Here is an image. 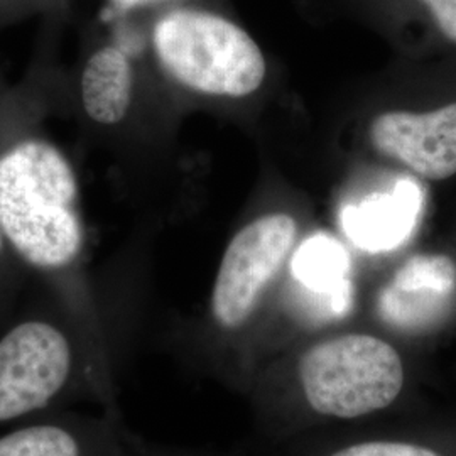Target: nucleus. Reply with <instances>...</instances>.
<instances>
[{
    "label": "nucleus",
    "mask_w": 456,
    "mask_h": 456,
    "mask_svg": "<svg viewBox=\"0 0 456 456\" xmlns=\"http://www.w3.org/2000/svg\"><path fill=\"white\" fill-rule=\"evenodd\" d=\"M0 228L34 269L63 271L78 259V180L56 147L26 141L0 156Z\"/></svg>",
    "instance_id": "obj_1"
},
{
    "label": "nucleus",
    "mask_w": 456,
    "mask_h": 456,
    "mask_svg": "<svg viewBox=\"0 0 456 456\" xmlns=\"http://www.w3.org/2000/svg\"><path fill=\"white\" fill-rule=\"evenodd\" d=\"M97 359L69 330L28 318L0 337V429L60 412L83 394L97 395Z\"/></svg>",
    "instance_id": "obj_2"
},
{
    "label": "nucleus",
    "mask_w": 456,
    "mask_h": 456,
    "mask_svg": "<svg viewBox=\"0 0 456 456\" xmlns=\"http://www.w3.org/2000/svg\"><path fill=\"white\" fill-rule=\"evenodd\" d=\"M154 53L171 78L203 95L242 98L261 88L267 66L259 45L225 17L178 9L158 20Z\"/></svg>",
    "instance_id": "obj_3"
},
{
    "label": "nucleus",
    "mask_w": 456,
    "mask_h": 456,
    "mask_svg": "<svg viewBox=\"0 0 456 456\" xmlns=\"http://www.w3.org/2000/svg\"><path fill=\"white\" fill-rule=\"evenodd\" d=\"M299 379L316 412L352 419L391 406L403 391L404 367L392 345L355 333L311 346Z\"/></svg>",
    "instance_id": "obj_4"
},
{
    "label": "nucleus",
    "mask_w": 456,
    "mask_h": 456,
    "mask_svg": "<svg viewBox=\"0 0 456 456\" xmlns=\"http://www.w3.org/2000/svg\"><path fill=\"white\" fill-rule=\"evenodd\" d=\"M296 235L297 224L288 213H267L235 233L213 286L212 314L218 325H244L288 259Z\"/></svg>",
    "instance_id": "obj_5"
},
{
    "label": "nucleus",
    "mask_w": 456,
    "mask_h": 456,
    "mask_svg": "<svg viewBox=\"0 0 456 456\" xmlns=\"http://www.w3.org/2000/svg\"><path fill=\"white\" fill-rule=\"evenodd\" d=\"M369 135L380 154L426 180L456 175V103L424 114L395 110L377 115Z\"/></svg>",
    "instance_id": "obj_6"
},
{
    "label": "nucleus",
    "mask_w": 456,
    "mask_h": 456,
    "mask_svg": "<svg viewBox=\"0 0 456 456\" xmlns=\"http://www.w3.org/2000/svg\"><path fill=\"white\" fill-rule=\"evenodd\" d=\"M456 267L446 256L409 259L379 296V313L392 326L423 330L441 320L452 305Z\"/></svg>",
    "instance_id": "obj_7"
},
{
    "label": "nucleus",
    "mask_w": 456,
    "mask_h": 456,
    "mask_svg": "<svg viewBox=\"0 0 456 456\" xmlns=\"http://www.w3.org/2000/svg\"><path fill=\"white\" fill-rule=\"evenodd\" d=\"M0 456H112V440L95 416L53 412L2 429Z\"/></svg>",
    "instance_id": "obj_8"
},
{
    "label": "nucleus",
    "mask_w": 456,
    "mask_h": 456,
    "mask_svg": "<svg viewBox=\"0 0 456 456\" xmlns=\"http://www.w3.org/2000/svg\"><path fill=\"white\" fill-rule=\"evenodd\" d=\"M418 186L403 181L395 191L375 195L343 215L348 237L369 250H387L408 239L421 213Z\"/></svg>",
    "instance_id": "obj_9"
},
{
    "label": "nucleus",
    "mask_w": 456,
    "mask_h": 456,
    "mask_svg": "<svg viewBox=\"0 0 456 456\" xmlns=\"http://www.w3.org/2000/svg\"><path fill=\"white\" fill-rule=\"evenodd\" d=\"M134 73L131 61L114 46L98 49L83 68V109L102 126L118 124L131 107Z\"/></svg>",
    "instance_id": "obj_10"
},
{
    "label": "nucleus",
    "mask_w": 456,
    "mask_h": 456,
    "mask_svg": "<svg viewBox=\"0 0 456 456\" xmlns=\"http://www.w3.org/2000/svg\"><path fill=\"white\" fill-rule=\"evenodd\" d=\"M346 269L348 259L345 250L333 239L323 235L305 242L293 259L294 276L310 289L331 294L337 310L345 308L348 303Z\"/></svg>",
    "instance_id": "obj_11"
},
{
    "label": "nucleus",
    "mask_w": 456,
    "mask_h": 456,
    "mask_svg": "<svg viewBox=\"0 0 456 456\" xmlns=\"http://www.w3.org/2000/svg\"><path fill=\"white\" fill-rule=\"evenodd\" d=\"M331 456H440L428 448L409 444V443H392V441H370L348 446L342 452Z\"/></svg>",
    "instance_id": "obj_12"
},
{
    "label": "nucleus",
    "mask_w": 456,
    "mask_h": 456,
    "mask_svg": "<svg viewBox=\"0 0 456 456\" xmlns=\"http://www.w3.org/2000/svg\"><path fill=\"white\" fill-rule=\"evenodd\" d=\"M444 39L456 45V0H419Z\"/></svg>",
    "instance_id": "obj_13"
},
{
    "label": "nucleus",
    "mask_w": 456,
    "mask_h": 456,
    "mask_svg": "<svg viewBox=\"0 0 456 456\" xmlns=\"http://www.w3.org/2000/svg\"><path fill=\"white\" fill-rule=\"evenodd\" d=\"M120 5H124V7H131V5H135V4H141V2H146V0H117Z\"/></svg>",
    "instance_id": "obj_14"
},
{
    "label": "nucleus",
    "mask_w": 456,
    "mask_h": 456,
    "mask_svg": "<svg viewBox=\"0 0 456 456\" xmlns=\"http://www.w3.org/2000/svg\"><path fill=\"white\" fill-rule=\"evenodd\" d=\"M5 244H7V240H5L4 233H2V228H0V256H2L4 250H5Z\"/></svg>",
    "instance_id": "obj_15"
}]
</instances>
